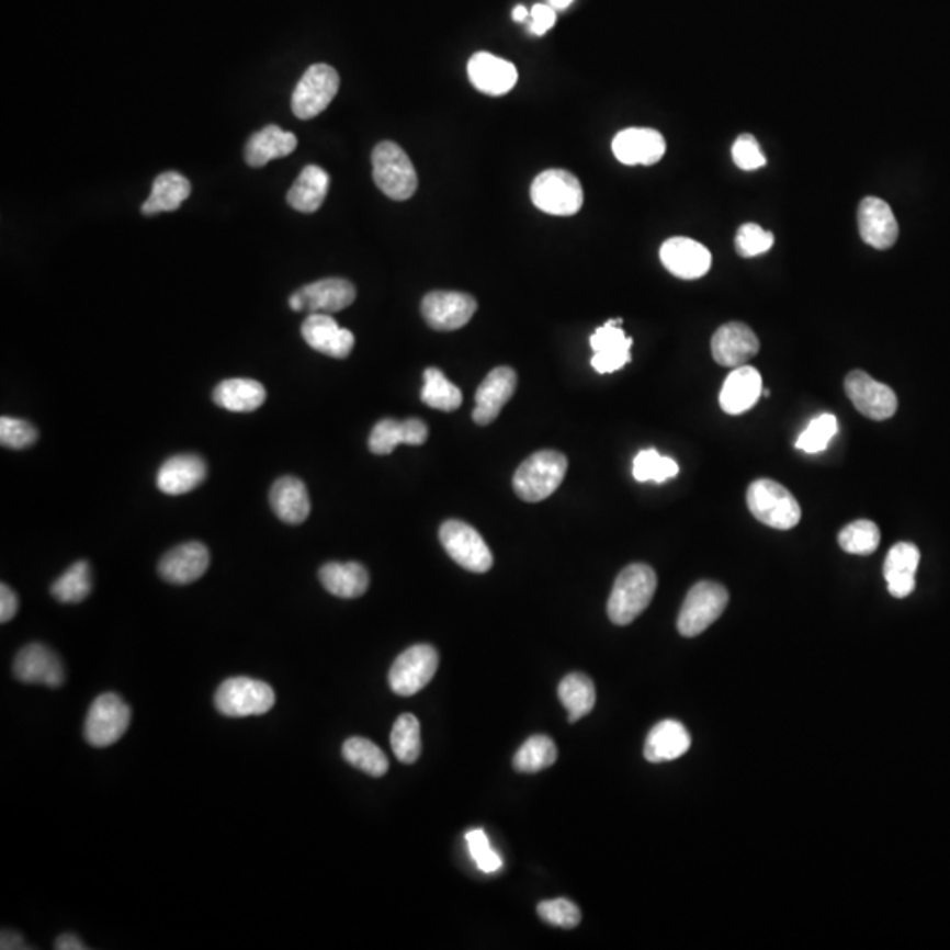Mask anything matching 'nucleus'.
Masks as SVG:
<instances>
[{"instance_id":"1","label":"nucleus","mask_w":950,"mask_h":950,"mask_svg":"<svg viewBox=\"0 0 950 950\" xmlns=\"http://www.w3.org/2000/svg\"><path fill=\"white\" fill-rule=\"evenodd\" d=\"M657 583V574L649 565L632 564L623 568L609 596V620L622 626L634 622L652 602Z\"/></svg>"},{"instance_id":"2","label":"nucleus","mask_w":950,"mask_h":950,"mask_svg":"<svg viewBox=\"0 0 950 950\" xmlns=\"http://www.w3.org/2000/svg\"><path fill=\"white\" fill-rule=\"evenodd\" d=\"M567 457L558 451H539L516 471L514 491L524 502L535 504L555 494L567 474Z\"/></svg>"},{"instance_id":"3","label":"nucleus","mask_w":950,"mask_h":950,"mask_svg":"<svg viewBox=\"0 0 950 950\" xmlns=\"http://www.w3.org/2000/svg\"><path fill=\"white\" fill-rule=\"evenodd\" d=\"M373 182L393 201H407L418 191V173L400 145L378 143L372 151Z\"/></svg>"},{"instance_id":"4","label":"nucleus","mask_w":950,"mask_h":950,"mask_svg":"<svg viewBox=\"0 0 950 950\" xmlns=\"http://www.w3.org/2000/svg\"><path fill=\"white\" fill-rule=\"evenodd\" d=\"M746 504L755 520L774 530H791L801 521V506L777 480L759 479L746 491Z\"/></svg>"},{"instance_id":"5","label":"nucleus","mask_w":950,"mask_h":950,"mask_svg":"<svg viewBox=\"0 0 950 950\" xmlns=\"http://www.w3.org/2000/svg\"><path fill=\"white\" fill-rule=\"evenodd\" d=\"M533 205L541 212L558 217L578 214L585 194L578 177L565 169H547L533 180L530 189Z\"/></svg>"},{"instance_id":"6","label":"nucleus","mask_w":950,"mask_h":950,"mask_svg":"<svg viewBox=\"0 0 950 950\" xmlns=\"http://www.w3.org/2000/svg\"><path fill=\"white\" fill-rule=\"evenodd\" d=\"M275 690L270 685L247 676L229 678L215 693V708L229 719L264 715L275 706Z\"/></svg>"},{"instance_id":"7","label":"nucleus","mask_w":950,"mask_h":950,"mask_svg":"<svg viewBox=\"0 0 950 950\" xmlns=\"http://www.w3.org/2000/svg\"><path fill=\"white\" fill-rule=\"evenodd\" d=\"M728 591L713 581H701L690 588L678 617V631L683 637H695L710 629L727 608Z\"/></svg>"},{"instance_id":"8","label":"nucleus","mask_w":950,"mask_h":950,"mask_svg":"<svg viewBox=\"0 0 950 950\" xmlns=\"http://www.w3.org/2000/svg\"><path fill=\"white\" fill-rule=\"evenodd\" d=\"M340 89V76L328 64H314L296 84L291 99L294 115L299 121H312L325 112L326 108L337 98Z\"/></svg>"},{"instance_id":"9","label":"nucleus","mask_w":950,"mask_h":950,"mask_svg":"<svg viewBox=\"0 0 950 950\" xmlns=\"http://www.w3.org/2000/svg\"><path fill=\"white\" fill-rule=\"evenodd\" d=\"M131 724V708L116 693H103L92 702L84 720V737L95 748L121 742Z\"/></svg>"},{"instance_id":"10","label":"nucleus","mask_w":950,"mask_h":950,"mask_svg":"<svg viewBox=\"0 0 950 950\" xmlns=\"http://www.w3.org/2000/svg\"><path fill=\"white\" fill-rule=\"evenodd\" d=\"M439 669V653L430 644H414L393 661L389 687L396 695L410 698L421 692Z\"/></svg>"},{"instance_id":"11","label":"nucleus","mask_w":950,"mask_h":950,"mask_svg":"<svg viewBox=\"0 0 950 950\" xmlns=\"http://www.w3.org/2000/svg\"><path fill=\"white\" fill-rule=\"evenodd\" d=\"M439 535L445 553L466 570L485 574L494 567V555L488 544L471 524L457 520L445 521L440 527Z\"/></svg>"},{"instance_id":"12","label":"nucleus","mask_w":950,"mask_h":950,"mask_svg":"<svg viewBox=\"0 0 950 950\" xmlns=\"http://www.w3.org/2000/svg\"><path fill=\"white\" fill-rule=\"evenodd\" d=\"M845 393L853 407L873 421L893 418L897 410L896 393L885 384L870 377L867 372L853 370L845 378Z\"/></svg>"},{"instance_id":"13","label":"nucleus","mask_w":950,"mask_h":950,"mask_svg":"<svg viewBox=\"0 0 950 950\" xmlns=\"http://www.w3.org/2000/svg\"><path fill=\"white\" fill-rule=\"evenodd\" d=\"M477 312V302L471 294L456 291H433L421 303V314L427 325L436 331H454L468 325Z\"/></svg>"},{"instance_id":"14","label":"nucleus","mask_w":950,"mask_h":950,"mask_svg":"<svg viewBox=\"0 0 950 950\" xmlns=\"http://www.w3.org/2000/svg\"><path fill=\"white\" fill-rule=\"evenodd\" d=\"M355 299V287L346 279L317 280L305 285L290 298L294 312L307 310L310 314H335L351 307Z\"/></svg>"},{"instance_id":"15","label":"nucleus","mask_w":950,"mask_h":950,"mask_svg":"<svg viewBox=\"0 0 950 950\" xmlns=\"http://www.w3.org/2000/svg\"><path fill=\"white\" fill-rule=\"evenodd\" d=\"M16 680L27 685H45L58 689L66 681V669L57 653L45 644L32 643L20 649L14 658Z\"/></svg>"},{"instance_id":"16","label":"nucleus","mask_w":950,"mask_h":950,"mask_svg":"<svg viewBox=\"0 0 950 950\" xmlns=\"http://www.w3.org/2000/svg\"><path fill=\"white\" fill-rule=\"evenodd\" d=\"M518 386V375L511 366H498L488 373V377L480 383L475 393V409L472 418L480 427H488L498 414L502 412L504 405L511 400Z\"/></svg>"},{"instance_id":"17","label":"nucleus","mask_w":950,"mask_h":950,"mask_svg":"<svg viewBox=\"0 0 950 950\" xmlns=\"http://www.w3.org/2000/svg\"><path fill=\"white\" fill-rule=\"evenodd\" d=\"M760 342L750 326L727 323L720 326L711 338V354L716 363L737 369L759 354Z\"/></svg>"},{"instance_id":"18","label":"nucleus","mask_w":950,"mask_h":950,"mask_svg":"<svg viewBox=\"0 0 950 950\" xmlns=\"http://www.w3.org/2000/svg\"><path fill=\"white\" fill-rule=\"evenodd\" d=\"M660 261L678 279L695 280L711 268V252L692 238L675 236L660 247Z\"/></svg>"},{"instance_id":"19","label":"nucleus","mask_w":950,"mask_h":950,"mask_svg":"<svg viewBox=\"0 0 950 950\" xmlns=\"http://www.w3.org/2000/svg\"><path fill=\"white\" fill-rule=\"evenodd\" d=\"M591 366L597 373H613L631 361L632 338L622 329V319H611L591 335Z\"/></svg>"},{"instance_id":"20","label":"nucleus","mask_w":950,"mask_h":950,"mask_svg":"<svg viewBox=\"0 0 950 950\" xmlns=\"http://www.w3.org/2000/svg\"><path fill=\"white\" fill-rule=\"evenodd\" d=\"M302 335L314 351L335 360H346L354 349V335L340 328L329 314H310L302 325Z\"/></svg>"},{"instance_id":"21","label":"nucleus","mask_w":950,"mask_h":950,"mask_svg":"<svg viewBox=\"0 0 950 950\" xmlns=\"http://www.w3.org/2000/svg\"><path fill=\"white\" fill-rule=\"evenodd\" d=\"M613 154L625 166H653L666 154V139L658 131L631 127L613 139Z\"/></svg>"},{"instance_id":"22","label":"nucleus","mask_w":950,"mask_h":950,"mask_svg":"<svg viewBox=\"0 0 950 950\" xmlns=\"http://www.w3.org/2000/svg\"><path fill=\"white\" fill-rule=\"evenodd\" d=\"M859 233L873 249H891L896 244L900 227L891 206L879 197H864L858 212Z\"/></svg>"},{"instance_id":"23","label":"nucleus","mask_w":950,"mask_h":950,"mask_svg":"<svg viewBox=\"0 0 950 950\" xmlns=\"http://www.w3.org/2000/svg\"><path fill=\"white\" fill-rule=\"evenodd\" d=\"M210 553L201 542H185L168 551L159 564L160 578L171 585L197 581L208 570Z\"/></svg>"},{"instance_id":"24","label":"nucleus","mask_w":950,"mask_h":950,"mask_svg":"<svg viewBox=\"0 0 950 950\" xmlns=\"http://www.w3.org/2000/svg\"><path fill=\"white\" fill-rule=\"evenodd\" d=\"M468 78L479 92L504 95L518 83V69L509 60L479 52L468 60Z\"/></svg>"},{"instance_id":"25","label":"nucleus","mask_w":950,"mask_h":950,"mask_svg":"<svg viewBox=\"0 0 950 950\" xmlns=\"http://www.w3.org/2000/svg\"><path fill=\"white\" fill-rule=\"evenodd\" d=\"M762 378L760 373L750 366L743 364L728 373L724 387L720 392V407L731 416L748 412L760 396H762Z\"/></svg>"},{"instance_id":"26","label":"nucleus","mask_w":950,"mask_h":950,"mask_svg":"<svg viewBox=\"0 0 950 950\" xmlns=\"http://www.w3.org/2000/svg\"><path fill=\"white\" fill-rule=\"evenodd\" d=\"M206 479V463L196 454H178L162 463L157 486L166 495L189 494Z\"/></svg>"},{"instance_id":"27","label":"nucleus","mask_w":950,"mask_h":950,"mask_svg":"<svg viewBox=\"0 0 950 950\" xmlns=\"http://www.w3.org/2000/svg\"><path fill=\"white\" fill-rule=\"evenodd\" d=\"M692 745L689 731L678 720H664L649 731L644 743V757L648 762H669L680 759Z\"/></svg>"},{"instance_id":"28","label":"nucleus","mask_w":950,"mask_h":950,"mask_svg":"<svg viewBox=\"0 0 950 950\" xmlns=\"http://www.w3.org/2000/svg\"><path fill=\"white\" fill-rule=\"evenodd\" d=\"M920 551L912 542H897L885 556L884 578L889 593L905 599L915 590V573L919 567Z\"/></svg>"},{"instance_id":"29","label":"nucleus","mask_w":950,"mask_h":950,"mask_svg":"<svg viewBox=\"0 0 950 950\" xmlns=\"http://www.w3.org/2000/svg\"><path fill=\"white\" fill-rule=\"evenodd\" d=\"M428 440V427L421 419H383L370 433L369 448L373 454L384 456L395 451L398 444L421 445Z\"/></svg>"},{"instance_id":"30","label":"nucleus","mask_w":950,"mask_h":950,"mask_svg":"<svg viewBox=\"0 0 950 950\" xmlns=\"http://www.w3.org/2000/svg\"><path fill=\"white\" fill-rule=\"evenodd\" d=\"M271 509L284 523L299 524L310 514L307 486L298 477H280L270 491Z\"/></svg>"},{"instance_id":"31","label":"nucleus","mask_w":950,"mask_h":950,"mask_svg":"<svg viewBox=\"0 0 950 950\" xmlns=\"http://www.w3.org/2000/svg\"><path fill=\"white\" fill-rule=\"evenodd\" d=\"M296 147L298 139L293 133L280 129L279 125H268L247 143L245 160L252 168H262L273 159L291 156Z\"/></svg>"},{"instance_id":"32","label":"nucleus","mask_w":950,"mask_h":950,"mask_svg":"<svg viewBox=\"0 0 950 950\" xmlns=\"http://www.w3.org/2000/svg\"><path fill=\"white\" fill-rule=\"evenodd\" d=\"M319 579L331 596L340 599H358L366 593L370 585L369 570L355 562L326 564L319 570Z\"/></svg>"},{"instance_id":"33","label":"nucleus","mask_w":950,"mask_h":950,"mask_svg":"<svg viewBox=\"0 0 950 950\" xmlns=\"http://www.w3.org/2000/svg\"><path fill=\"white\" fill-rule=\"evenodd\" d=\"M329 174L319 166H307L287 192L291 208L302 214H314L328 196Z\"/></svg>"},{"instance_id":"34","label":"nucleus","mask_w":950,"mask_h":950,"mask_svg":"<svg viewBox=\"0 0 950 950\" xmlns=\"http://www.w3.org/2000/svg\"><path fill=\"white\" fill-rule=\"evenodd\" d=\"M191 182L183 174L168 171L159 174L151 185V194L142 206L143 215L165 214L174 212L182 206L183 201L191 196Z\"/></svg>"},{"instance_id":"35","label":"nucleus","mask_w":950,"mask_h":950,"mask_svg":"<svg viewBox=\"0 0 950 950\" xmlns=\"http://www.w3.org/2000/svg\"><path fill=\"white\" fill-rule=\"evenodd\" d=\"M214 400L231 412H252L267 400V389L252 378H229L215 387Z\"/></svg>"},{"instance_id":"36","label":"nucleus","mask_w":950,"mask_h":950,"mask_svg":"<svg viewBox=\"0 0 950 950\" xmlns=\"http://www.w3.org/2000/svg\"><path fill=\"white\" fill-rule=\"evenodd\" d=\"M558 698L568 713V722L574 724L587 716L596 706V685L581 672L565 676L558 687Z\"/></svg>"},{"instance_id":"37","label":"nucleus","mask_w":950,"mask_h":950,"mask_svg":"<svg viewBox=\"0 0 950 950\" xmlns=\"http://www.w3.org/2000/svg\"><path fill=\"white\" fill-rule=\"evenodd\" d=\"M342 754L349 765L373 778L384 777L389 769L386 754L375 743L364 737L347 739L343 743Z\"/></svg>"},{"instance_id":"38","label":"nucleus","mask_w":950,"mask_h":950,"mask_svg":"<svg viewBox=\"0 0 950 950\" xmlns=\"http://www.w3.org/2000/svg\"><path fill=\"white\" fill-rule=\"evenodd\" d=\"M92 591V570L89 562L80 559L52 585V596L64 604L83 602Z\"/></svg>"},{"instance_id":"39","label":"nucleus","mask_w":950,"mask_h":950,"mask_svg":"<svg viewBox=\"0 0 950 950\" xmlns=\"http://www.w3.org/2000/svg\"><path fill=\"white\" fill-rule=\"evenodd\" d=\"M425 386H422L421 400L431 409L453 412L460 409L463 396L460 387L454 386L444 373L439 369L425 370Z\"/></svg>"},{"instance_id":"40","label":"nucleus","mask_w":950,"mask_h":950,"mask_svg":"<svg viewBox=\"0 0 950 950\" xmlns=\"http://www.w3.org/2000/svg\"><path fill=\"white\" fill-rule=\"evenodd\" d=\"M558 750L551 737L532 736L521 745L518 754L514 755V769L520 773H539L542 769L550 768L555 765Z\"/></svg>"},{"instance_id":"41","label":"nucleus","mask_w":950,"mask_h":950,"mask_svg":"<svg viewBox=\"0 0 950 950\" xmlns=\"http://www.w3.org/2000/svg\"><path fill=\"white\" fill-rule=\"evenodd\" d=\"M392 748L396 759L414 765L421 755V725L410 713L398 716L392 731Z\"/></svg>"},{"instance_id":"42","label":"nucleus","mask_w":950,"mask_h":950,"mask_svg":"<svg viewBox=\"0 0 950 950\" xmlns=\"http://www.w3.org/2000/svg\"><path fill=\"white\" fill-rule=\"evenodd\" d=\"M680 472V466L672 457L661 456L655 449H644L635 456L632 475L637 483H666Z\"/></svg>"},{"instance_id":"43","label":"nucleus","mask_w":950,"mask_h":950,"mask_svg":"<svg viewBox=\"0 0 950 950\" xmlns=\"http://www.w3.org/2000/svg\"><path fill=\"white\" fill-rule=\"evenodd\" d=\"M838 542L845 553L868 556L879 550L880 530L873 521H853L839 532Z\"/></svg>"},{"instance_id":"44","label":"nucleus","mask_w":950,"mask_h":950,"mask_svg":"<svg viewBox=\"0 0 950 950\" xmlns=\"http://www.w3.org/2000/svg\"><path fill=\"white\" fill-rule=\"evenodd\" d=\"M836 433H838V421H836L835 416L822 414L818 418L812 419L808 428L801 433L800 439L795 442V448L808 454L822 453V451H826Z\"/></svg>"},{"instance_id":"45","label":"nucleus","mask_w":950,"mask_h":950,"mask_svg":"<svg viewBox=\"0 0 950 950\" xmlns=\"http://www.w3.org/2000/svg\"><path fill=\"white\" fill-rule=\"evenodd\" d=\"M773 245V233L766 231V229H762L759 224H743V226L737 229L736 250L742 258H757V256H762V253L771 250Z\"/></svg>"},{"instance_id":"46","label":"nucleus","mask_w":950,"mask_h":950,"mask_svg":"<svg viewBox=\"0 0 950 950\" xmlns=\"http://www.w3.org/2000/svg\"><path fill=\"white\" fill-rule=\"evenodd\" d=\"M538 914L544 923L556 928L573 929L581 923V912L578 906L565 897L539 903Z\"/></svg>"},{"instance_id":"47","label":"nucleus","mask_w":950,"mask_h":950,"mask_svg":"<svg viewBox=\"0 0 950 950\" xmlns=\"http://www.w3.org/2000/svg\"><path fill=\"white\" fill-rule=\"evenodd\" d=\"M466 845L471 850L472 859L480 871L485 873H495L504 867V861L491 845H489L488 836L483 829H472L466 833Z\"/></svg>"},{"instance_id":"48","label":"nucleus","mask_w":950,"mask_h":950,"mask_svg":"<svg viewBox=\"0 0 950 950\" xmlns=\"http://www.w3.org/2000/svg\"><path fill=\"white\" fill-rule=\"evenodd\" d=\"M37 430L31 422L16 418L0 419V442L5 448L25 449L36 444Z\"/></svg>"},{"instance_id":"49","label":"nucleus","mask_w":950,"mask_h":950,"mask_svg":"<svg viewBox=\"0 0 950 950\" xmlns=\"http://www.w3.org/2000/svg\"><path fill=\"white\" fill-rule=\"evenodd\" d=\"M734 165L743 171H755L765 168L766 157L760 150L759 143L751 134H742L733 145Z\"/></svg>"},{"instance_id":"50","label":"nucleus","mask_w":950,"mask_h":950,"mask_svg":"<svg viewBox=\"0 0 950 950\" xmlns=\"http://www.w3.org/2000/svg\"><path fill=\"white\" fill-rule=\"evenodd\" d=\"M530 16H532L530 31H532L535 36H544V34H546L556 22V13L551 5H533L532 11H530Z\"/></svg>"},{"instance_id":"51","label":"nucleus","mask_w":950,"mask_h":950,"mask_svg":"<svg viewBox=\"0 0 950 950\" xmlns=\"http://www.w3.org/2000/svg\"><path fill=\"white\" fill-rule=\"evenodd\" d=\"M19 613V597L5 583L0 585V622L8 623Z\"/></svg>"},{"instance_id":"52","label":"nucleus","mask_w":950,"mask_h":950,"mask_svg":"<svg viewBox=\"0 0 950 950\" xmlns=\"http://www.w3.org/2000/svg\"><path fill=\"white\" fill-rule=\"evenodd\" d=\"M0 949L25 950L29 949V947L25 946V941H23L22 935L4 929V931H2V937H0Z\"/></svg>"},{"instance_id":"53","label":"nucleus","mask_w":950,"mask_h":950,"mask_svg":"<svg viewBox=\"0 0 950 950\" xmlns=\"http://www.w3.org/2000/svg\"><path fill=\"white\" fill-rule=\"evenodd\" d=\"M55 949L84 950L89 949V947L83 946V941H81L80 938L75 937V935H63V937H58L57 941H55Z\"/></svg>"},{"instance_id":"54","label":"nucleus","mask_w":950,"mask_h":950,"mask_svg":"<svg viewBox=\"0 0 950 950\" xmlns=\"http://www.w3.org/2000/svg\"><path fill=\"white\" fill-rule=\"evenodd\" d=\"M529 10L524 5H516L514 11H512V19L516 22H524V20L529 19Z\"/></svg>"},{"instance_id":"55","label":"nucleus","mask_w":950,"mask_h":950,"mask_svg":"<svg viewBox=\"0 0 950 950\" xmlns=\"http://www.w3.org/2000/svg\"><path fill=\"white\" fill-rule=\"evenodd\" d=\"M574 0H550V5L553 10H565L568 5L573 4Z\"/></svg>"}]
</instances>
